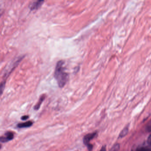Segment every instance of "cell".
I'll use <instances>...</instances> for the list:
<instances>
[{"instance_id":"cell-1","label":"cell","mask_w":151,"mask_h":151,"mask_svg":"<svg viewBox=\"0 0 151 151\" xmlns=\"http://www.w3.org/2000/svg\"><path fill=\"white\" fill-rule=\"evenodd\" d=\"M64 62L60 60L58 62L55 68L54 77L60 88H62L66 85L68 79V74L64 66Z\"/></svg>"},{"instance_id":"cell-2","label":"cell","mask_w":151,"mask_h":151,"mask_svg":"<svg viewBox=\"0 0 151 151\" xmlns=\"http://www.w3.org/2000/svg\"><path fill=\"white\" fill-rule=\"evenodd\" d=\"M97 135L96 132L87 134L85 135L83 139V142L87 146L88 149H90L93 147V145L90 143V141L95 137Z\"/></svg>"},{"instance_id":"cell-3","label":"cell","mask_w":151,"mask_h":151,"mask_svg":"<svg viewBox=\"0 0 151 151\" xmlns=\"http://www.w3.org/2000/svg\"><path fill=\"white\" fill-rule=\"evenodd\" d=\"M14 138V134L12 132L8 131L5 134V136H2L0 138L1 143H6L12 140Z\"/></svg>"},{"instance_id":"cell-4","label":"cell","mask_w":151,"mask_h":151,"mask_svg":"<svg viewBox=\"0 0 151 151\" xmlns=\"http://www.w3.org/2000/svg\"><path fill=\"white\" fill-rule=\"evenodd\" d=\"M44 2V1H36L32 2L30 6L31 10L33 11L34 10L38 9L41 7Z\"/></svg>"},{"instance_id":"cell-5","label":"cell","mask_w":151,"mask_h":151,"mask_svg":"<svg viewBox=\"0 0 151 151\" xmlns=\"http://www.w3.org/2000/svg\"><path fill=\"white\" fill-rule=\"evenodd\" d=\"M33 122L32 121H28L24 123H19L17 125V127L19 128H26L30 127L33 125Z\"/></svg>"},{"instance_id":"cell-6","label":"cell","mask_w":151,"mask_h":151,"mask_svg":"<svg viewBox=\"0 0 151 151\" xmlns=\"http://www.w3.org/2000/svg\"><path fill=\"white\" fill-rule=\"evenodd\" d=\"M46 97V95H43L40 97V98L39 99V101L37 102V104L34 107V109L35 110H38L40 108L42 102H43Z\"/></svg>"},{"instance_id":"cell-7","label":"cell","mask_w":151,"mask_h":151,"mask_svg":"<svg viewBox=\"0 0 151 151\" xmlns=\"http://www.w3.org/2000/svg\"><path fill=\"white\" fill-rule=\"evenodd\" d=\"M128 129L127 128H125V129H124L121 132L120 135H119V138H123V137L125 136L128 133Z\"/></svg>"},{"instance_id":"cell-8","label":"cell","mask_w":151,"mask_h":151,"mask_svg":"<svg viewBox=\"0 0 151 151\" xmlns=\"http://www.w3.org/2000/svg\"><path fill=\"white\" fill-rule=\"evenodd\" d=\"M119 149H120V145L118 144H115L109 151H119Z\"/></svg>"},{"instance_id":"cell-9","label":"cell","mask_w":151,"mask_h":151,"mask_svg":"<svg viewBox=\"0 0 151 151\" xmlns=\"http://www.w3.org/2000/svg\"><path fill=\"white\" fill-rule=\"evenodd\" d=\"M135 151H151V149L146 148H138Z\"/></svg>"},{"instance_id":"cell-10","label":"cell","mask_w":151,"mask_h":151,"mask_svg":"<svg viewBox=\"0 0 151 151\" xmlns=\"http://www.w3.org/2000/svg\"><path fill=\"white\" fill-rule=\"evenodd\" d=\"M146 129L148 131L151 132V121H149L147 125Z\"/></svg>"},{"instance_id":"cell-11","label":"cell","mask_w":151,"mask_h":151,"mask_svg":"<svg viewBox=\"0 0 151 151\" xmlns=\"http://www.w3.org/2000/svg\"><path fill=\"white\" fill-rule=\"evenodd\" d=\"M29 117V116H28V115H24V116H23L22 117H21V119L22 120L24 121V120H26L27 119H28Z\"/></svg>"},{"instance_id":"cell-12","label":"cell","mask_w":151,"mask_h":151,"mask_svg":"<svg viewBox=\"0 0 151 151\" xmlns=\"http://www.w3.org/2000/svg\"><path fill=\"white\" fill-rule=\"evenodd\" d=\"M148 143L149 145L151 146V135H150L149 136V137L148 138Z\"/></svg>"},{"instance_id":"cell-13","label":"cell","mask_w":151,"mask_h":151,"mask_svg":"<svg viewBox=\"0 0 151 151\" xmlns=\"http://www.w3.org/2000/svg\"><path fill=\"white\" fill-rule=\"evenodd\" d=\"M100 151H106V148H105V146L102 147V148H101Z\"/></svg>"}]
</instances>
